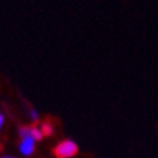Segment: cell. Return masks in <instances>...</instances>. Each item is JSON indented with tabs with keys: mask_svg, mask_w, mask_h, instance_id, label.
<instances>
[{
	"mask_svg": "<svg viewBox=\"0 0 158 158\" xmlns=\"http://www.w3.org/2000/svg\"><path fill=\"white\" fill-rule=\"evenodd\" d=\"M78 152V147L73 139H64L54 148V155L57 158H73Z\"/></svg>",
	"mask_w": 158,
	"mask_h": 158,
	"instance_id": "6da1fadb",
	"label": "cell"
},
{
	"mask_svg": "<svg viewBox=\"0 0 158 158\" xmlns=\"http://www.w3.org/2000/svg\"><path fill=\"white\" fill-rule=\"evenodd\" d=\"M35 142H36V141H35L32 136H23V138H20V142H19L20 154L25 155V157H31V155L35 152V148H36Z\"/></svg>",
	"mask_w": 158,
	"mask_h": 158,
	"instance_id": "7a4b0ae2",
	"label": "cell"
},
{
	"mask_svg": "<svg viewBox=\"0 0 158 158\" xmlns=\"http://www.w3.org/2000/svg\"><path fill=\"white\" fill-rule=\"evenodd\" d=\"M29 136H32L35 141H41L44 138V134L41 128H36V126H31L29 128Z\"/></svg>",
	"mask_w": 158,
	"mask_h": 158,
	"instance_id": "3957f363",
	"label": "cell"
},
{
	"mask_svg": "<svg viewBox=\"0 0 158 158\" xmlns=\"http://www.w3.org/2000/svg\"><path fill=\"white\" fill-rule=\"evenodd\" d=\"M41 131H42L44 136H45V135L49 136V135H52L54 128H52V125L49 123V122H45V123H42V126H41Z\"/></svg>",
	"mask_w": 158,
	"mask_h": 158,
	"instance_id": "277c9868",
	"label": "cell"
},
{
	"mask_svg": "<svg viewBox=\"0 0 158 158\" xmlns=\"http://www.w3.org/2000/svg\"><path fill=\"white\" fill-rule=\"evenodd\" d=\"M31 119H32V120H36V119H38V112H36L35 109L31 110Z\"/></svg>",
	"mask_w": 158,
	"mask_h": 158,
	"instance_id": "5b68a950",
	"label": "cell"
},
{
	"mask_svg": "<svg viewBox=\"0 0 158 158\" xmlns=\"http://www.w3.org/2000/svg\"><path fill=\"white\" fill-rule=\"evenodd\" d=\"M3 125H5V116H3V113H0V129L3 128Z\"/></svg>",
	"mask_w": 158,
	"mask_h": 158,
	"instance_id": "8992f818",
	"label": "cell"
},
{
	"mask_svg": "<svg viewBox=\"0 0 158 158\" xmlns=\"http://www.w3.org/2000/svg\"><path fill=\"white\" fill-rule=\"evenodd\" d=\"M3 158H15V157H3Z\"/></svg>",
	"mask_w": 158,
	"mask_h": 158,
	"instance_id": "52a82bcc",
	"label": "cell"
}]
</instances>
